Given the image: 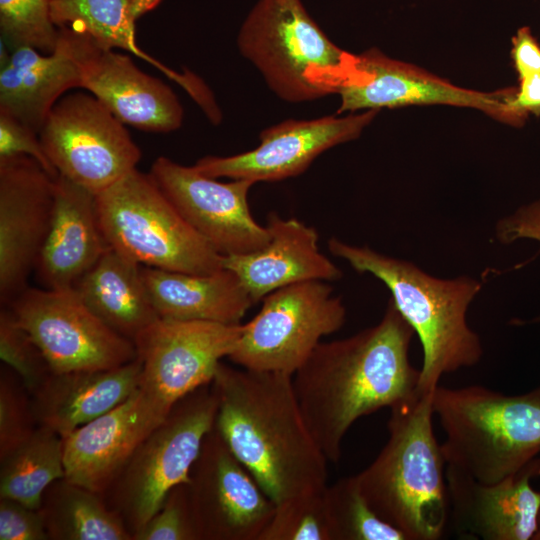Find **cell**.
Instances as JSON below:
<instances>
[{
    "label": "cell",
    "mask_w": 540,
    "mask_h": 540,
    "mask_svg": "<svg viewBox=\"0 0 540 540\" xmlns=\"http://www.w3.org/2000/svg\"><path fill=\"white\" fill-rule=\"evenodd\" d=\"M39 138L58 174L94 194L136 169L142 156L125 124L83 92L57 101Z\"/></svg>",
    "instance_id": "obj_10"
},
{
    "label": "cell",
    "mask_w": 540,
    "mask_h": 540,
    "mask_svg": "<svg viewBox=\"0 0 540 540\" xmlns=\"http://www.w3.org/2000/svg\"><path fill=\"white\" fill-rule=\"evenodd\" d=\"M150 300L160 318L239 324L254 304L231 270L191 274L141 265Z\"/></svg>",
    "instance_id": "obj_25"
},
{
    "label": "cell",
    "mask_w": 540,
    "mask_h": 540,
    "mask_svg": "<svg viewBox=\"0 0 540 540\" xmlns=\"http://www.w3.org/2000/svg\"><path fill=\"white\" fill-rule=\"evenodd\" d=\"M214 427L277 505L327 487L328 460L299 406L292 375L220 363Z\"/></svg>",
    "instance_id": "obj_2"
},
{
    "label": "cell",
    "mask_w": 540,
    "mask_h": 540,
    "mask_svg": "<svg viewBox=\"0 0 540 540\" xmlns=\"http://www.w3.org/2000/svg\"><path fill=\"white\" fill-rule=\"evenodd\" d=\"M240 53L282 100L322 98L362 75L358 55L335 45L302 0H258L237 35Z\"/></svg>",
    "instance_id": "obj_6"
},
{
    "label": "cell",
    "mask_w": 540,
    "mask_h": 540,
    "mask_svg": "<svg viewBox=\"0 0 540 540\" xmlns=\"http://www.w3.org/2000/svg\"><path fill=\"white\" fill-rule=\"evenodd\" d=\"M532 540H540V508H539L538 519H537V530Z\"/></svg>",
    "instance_id": "obj_41"
},
{
    "label": "cell",
    "mask_w": 540,
    "mask_h": 540,
    "mask_svg": "<svg viewBox=\"0 0 540 540\" xmlns=\"http://www.w3.org/2000/svg\"><path fill=\"white\" fill-rule=\"evenodd\" d=\"M149 173L181 216L221 255L251 253L268 243L266 226L249 208L252 181L219 182L164 156Z\"/></svg>",
    "instance_id": "obj_14"
},
{
    "label": "cell",
    "mask_w": 540,
    "mask_h": 540,
    "mask_svg": "<svg viewBox=\"0 0 540 540\" xmlns=\"http://www.w3.org/2000/svg\"><path fill=\"white\" fill-rule=\"evenodd\" d=\"M432 405L445 435L446 465L479 482L500 481L540 453V386L506 395L482 385H439Z\"/></svg>",
    "instance_id": "obj_5"
},
{
    "label": "cell",
    "mask_w": 540,
    "mask_h": 540,
    "mask_svg": "<svg viewBox=\"0 0 540 540\" xmlns=\"http://www.w3.org/2000/svg\"><path fill=\"white\" fill-rule=\"evenodd\" d=\"M362 75L342 86L337 111L379 110L409 105H451L480 110L505 123L507 88L480 92L454 85L424 69L387 57L376 48L358 55Z\"/></svg>",
    "instance_id": "obj_18"
},
{
    "label": "cell",
    "mask_w": 540,
    "mask_h": 540,
    "mask_svg": "<svg viewBox=\"0 0 540 540\" xmlns=\"http://www.w3.org/2000/svg\"><path fill=\"white\" fill-rule=\"evenodd\" d=\"M109 248L96 194L59 175L51 223L34 276L42 288L72 289Z\"/></svg>",
    "instance_id": "obj_23"
},
{
    "label": "cell",
    "mask_w": 540,
    "mask_h": 540,
    "mask_svg": "<svg viewBox=\"0 0 540 540\" xmlns=\"http://www.w3.org/2000/svg\"><path fill=\"white\" fill-rule=\"evenodd\" d=\"M38 426L30 392L4 364L0 371V459L25 442Z\"/></svg>",
    "instance_id": "obj_34"
},
{
    "label": "cell",
    "mask_w": 540,
    "mask_h": 540,
    "mask_svg": "<svg viewBox=\"0 0 540 540\" xmlns=\"http://www.w3.org/2000/svg\"><path fill=\"white\" fill-rule=\"evenodd\" d=\"M132 540H199L187 483L175 486Z\"/></svg>",
    "instance_id": "obj_35"
},
{
    "label": "cell",
    "mask_w": 540,
    "mask_h": 540,
    "mask_svg": "<svg viewBox=\"0 0 540 540\" xmlns=\"http://www.w3.org/2000/svg\"><path fill=\"white\" fill-rule=\"evenodd\" d=\"M199 540H259L276 504L215 427L206 435L187 482Z\"/></svg>",
    "instance_id": "obj_13"
},
{
    "label": "cell",
    "mask_w": 540,
    "mask_h": 540,
    "mask_svg": "<svg viewBox=\"0 0 540 540\" xmlns=\"http://www.w3.org/2000/svg\"><path fill=\"white\" fill-rule=\"evenodd\" d=\"M325 500L335 540H407L374 512L355 475L327 485Z\"/></svg>",
    "instance_id": "obj_30"
},
{
    "label": "cell",
    "mask_w": 540,
    "mask_h": 540,
    "mask_svg": "<svg viewBox=\"0 0 540 540\" xmlns=\"http://www.w3.org/2000/svg\"><path fill=\"white\" fill-rule=\"evenodd\" d=\"M260 311L243 324L228 359L239 367L292 375L306 362L324 336L346 320L340 296L327 281H305L273 291Z\"/></svg>",
    "instance_id": "obj_9"
},
{
    "label": "cell",
    "mask_w": 540,
    "mask_h": 540,
    "mask_svg": "<svg viewBox=\"0 0 540 540\" xmlns=\"http://www.w3.org/2000/svg\"><path fill=\"white\" fill-rule=\"evenodd\" d=\"M162 0H50V15L58 28L88 35L102 49H122L156 65L184 86L187 75H179L150 58L136 45L137 20Z\"/></svg>",
    "instance_id": "obj_27"
},
{
    "label": "cell",
    "mask_w": 540,
    "mask_h": 540,
    "mask_svg": "<svg viewBox=\"0 0 540 540\" xmlns=\"http://www.w3.org/2000/svg\"><path fill=\"white\" fill-rule=\"evenodd\" d=\"M495 236L502 244L521 239L540 242V198L499 219L495 225ZM534 321H540V316Z\"/></svg>",
    "instance_id": "obj_39"
},
{
    "label": "cell",
    "mask_w": 540,
    "mask_h": 540,
    "mask_svg": "<svg viewBox=\"0 0 540 540\" xmlns=\"http://www.w3.org/2000/svg\"><path fill=\"white\" fill-rule=\"evenodd\" d=\"M379 110L345 117L286 120L260 133V145L232 156H204L193 166L211 178L273 182L297 176L324 151L360 136Z\"/></svg>",
    "instance_id": "obj_16"
},
{
    "label": "cell",
    "mask_w": 540,
    "mask_h": 540,
    "mask_svg": "<svg viewBox=\"0 0 540 540\" xmlns=\"http://www.w3.org/2000/svg\"><path fill=\"white\" fill-rule=\"evenodd\" d=\"M81 88L125 125L150 133H169L182 125V105L168 85L141 71L128 55L96 42L82 61Z\"/></svg>",
    "instance_id": "obj_21"
},
{
    "label": "cell",
    "mask_w": 540,
    "mask_h": 540,
    "mask_svg": "<svg viewBox=\"0 0 540 540\" xmlns=\"http://www.w3.org/2000/svg\"><path fill=\"white\" fill-rule=\"evenodd\" d=\"M511 42L510 56L518 79L540 74V44L530 27L519 28Z\"/></svg>",
    "instance_id": "obj_40"
},
{
    "label": "cell",
    "mask_w": 540,
    "mask_h": 540,
    "mask_svg": "<svg viewBox=\"0 0 540 540\" xmlns=\"http://www.w3.org/2000/svg\"><path fill=\"white\" fill-rule=\"evenodd\" d=\"M242 331L241 323L159 318L133 340L142 368L140 387L171 409L212 382Z\"/></svg>",
    "instance_id": "obj_12"
},
{
    "label": "cell",
    "mask_w": 540,
    "mask_h": 540,
    "mask_svg": "<svg viewBox=\"0 0 540 540\" xmlns=\"http://www.w3.org/2000/svg\"><path fill=\"white\" fill-rule=\"evenodd\" d=\"M0 464V498L39 509L46 488L65 477L63 438L39 425Z\"/></svg>",
    "instance_id": "obj_29"
},
{
    "label": "cell",
    "mask_w": 540,
    "mask_h": 540,
    "mask_svg": "<svg viewBox=\"0 0 540 540\" xmlns=\"http://www.w3.org/2000/svg\"><path fill=\"white\" fill-rule=\"evenodd\" d=\"M59 30L52 53L19 47L11 50L6 64L0 66V110L37 134L60 97L81 88L82 61L95 43L73 29Z\"/></svg>",
    "instance_id": "obj_20"
},
{
    "label": "cell",
    "mask_w": 540,
    "mask_h": 540,
    "mask_svg": "<svg viewBox=\"0 0 540 540\" xmlns=\"http://www.w3.org/2000/svg\"><path fill=\"white\" fill-rule=\"evenodd\" d=\"M170 410L139 386L63 438L65 478L101 495Z\"/></svg>",
    "instance_id": "obj_17"
},
{
    "label": "cell",
    "mask_w": 540,
    "mask_h": 540,
    "mask_svg": "<svg viewBox=\"0 0 540 540\" xmlns=\"http://www.w3.org/2000/svg\"><path fill=\"white\" fill-rule=\"evenodd\" d=\"M0 357L20 377L30 394L53 372L36 342L7 306H2L0 311Z\"/></svg>",
    "instance_id": "obj_33"
},
{
    "label": "cell",
    "mask_w": 540,
    "mask_h": 540,
    "mask_svg": "<svg viewBox=\"0 0 540 540\" xmlns=\"http://www.w3.org/2000/svg\"><path fill=\"white\" fill-rule=\"evenodd\" d=\"M505 124L521 127L530 115L540 116V74L518 79L503 99Z\"/></svg>",
    "instance_id": "obj_38"
},
{
    "label": "cell",
    "mask_w": 540,
    "mask_h": 540,
    "mask_svg": "<svg viewBox=\"0 0 540 540\" xmlns=\"http://www.w3.org/2000/svg\"><path fill=\"white\" fill-rule=\"evenodd\" d=\"M414 334L390 299L376 325L321 341L293 374L303 417L328 462L340 460L355 421L419 392L420 369L409 358Z\"/></svg>",
    "instance_id": "obj_1"
},
{
    "label": "cell",
    "mask_w": 540,
    "mask_h": 540,
    "mask_svg": "<svg viewBox=\"0 0 540 540\" xmlns=\"http://www.w3.org/2000/svg\"><path fill=\"white\" fill-rule=\"evenodd\" d=\"M56 179L30 156L0 157L1 306L28 288L49 231Z\"/></svg>",
    "instance_id": "obj_15"
},
{
    "label": "cell",
    "mask_w": 540,
    "mask_h": 540,
    "mask_svg": "<svg viewBox=\"0 0 540 540\" xmlns=\"http://www.w3.org/2000/svg\"><path fill=\"white\" fill-rule=\"evenodd\" d=\"M0 540H49L40 511L0 498Z\"/></svg>",
    "instance_id": "obj_37"
},
{
    "label": "cell",
    "mask_w": 540,
    "mask_h": 540,
    "mask_svg": "<svg viewBox=\"0 0 540 540\" xmlns=\"http://www.w3.org/2000/svg\"><path fill=\"white\" fill-rule=\"evenodd\" d=\"M1 42L9 50L31 47L52 53L60 30L50 15V0H0Z\"/></svg>",
    "instance_id": "obj_32"
},
{
    "label": "cell",
    "mask_w": 540,
    "mask_h": 540,
    "mask_svg": "<svg viewBox=\"0 0 540 540\" xmlns=\"http://www.w3.org/2000/svg\"><path fill=\"white\" fill-rule=\"evenodd\" d=\"M325 489L306 492L277 504L259 540H335Z\"/></svg>",
    "instance_id": "obj_31"
},
{
    "label": "cell",
    "mask_w": 540,
    "mask_h": 540,
    "mask_svg": "<svg viewBox=\"0 0 540 540\" xmlns=\"http://www.w3.org/2000/svg\"><path fill=\"white\" fill-rule=\"evenodd\" d=\"M328 249L357 272L372 274L390 290V299L422 345L420 393H432L445 374L480 361L482 343L466 318L469 305L482 287L478 280L469 276L437 278L410 261L335 237L329 239Z\"/></svg>",
    "instance_id": "obj_4"
},
{
    "label": "cell",
    "mask_w": 540,
    "mask_h": 540,
    "mask_svg": "<svg viewBox=\"0 0 540 540\" xmlns=\"http://www.w3.org/2000/svg\"><path fill=\"white\" fill-rule=\"evenodd\" d=\"M108 246L140 265L191 274L224 268L218 253L178 212L150 173L134 169L96 194Z\"/></svg>",
    "instance_id": "obj_7"
},
{
    "label": "cell",
    "mask_w": 540,
    "mask_h": 540,
    "mask_svg": "<svg viewBox=\"0 0 540 540\" xmlns=\"http://www.w3.org/2000/svg\"><path fill=\"white\" fill-rule=\"evenodd\" d=\"M446 466L450 519L460 535L484 540L533 539L540 492L531 481L540 476L539 457L495 483L479 482Z\"/></svg>",
    "instance_id": "obj_19"
},
{
    "label": "cell",
    "mask_w": 540,
    "mask_h": 540,
    "mask_svg": "<svg viewBox=\"0 0 540 540\" xmlns=\"http://www.w3.org/2000/svg\"><path fill=\"white\" fill-rule=\"evenodd\" d=\"M9 307L53 372L108 370L137 358L134 342L111 329L72 289H25Z\"/></svg>",
    "instance_id": "obj_11"
},
{
    "label": "cell",
    "mask_w": 540,
    "mask_h": 540,
    "mask_svg": "<svg viewBox=\"0 0 540 540\" xmlns=\"http://www.w3.org/2000/svg\"><path fill=\"white\" fill-rule=\"evenodd\" d=\"M52 540H131L132 534L102 496L65 477L44 491L38 509Z\"/></svg>",
    "instance_id": "obj_28"
},
{
    "label": "cell",
    "mask_w": 540,
    "mask_h": 540,
    "mask_svg": "<svg viewBox=\"0 0 540 540\" xmlns=\"http://www.w3.org/2000/svg\"><path fill=\"white\" fill-rule=\"evenodd\" d=\"M14 155L30 156L53 178L59 176L46 155L39 134L9 113L0 110V157Z\"/></svg>",
    "instance_id": "obj_36"
},
{
    "label": "cell",
    "mask_w": 540,
    "mask_h": 540,
    "mask_svg": "<svg viewBox=\"0 0 540 540\" xmlns=\"http://www.w3.org/2000/svg\"><path fill=\"white\" fill-rule=\"evenodd\" d=\"M265 226L270 239L263 248L222 255L223 267L239 277L254 304L291 284L341 279L340 268L320 251L315 228L275 212L267 214Z\"/></svg>",
    "instance_id": "obj_22"
},
{
    "label": "cell",
    "mask_w": 540,
    "mask_h": 540,
    "mask_svg": "<svg viewBox=\"0 0 540 540\" xmlns=\"http://www.w3.org/2000/svg\"><path fill=\"white\" fill-rule=\"evenodd\" d=\"M216 412L211 383L180 399L101 494L132 537L160 509L172 488L189 481Z\"/></svg>",
    "instance_id": "obj_8"
},
{
    "label": "cell",
    "mask_w": 540,
    "mask_h": 540,
    "mask_svg": "<svg viewBox=\"0 0 540 540\" xmlns=\"http://www.w3.org/2000/svg\"><path fill=\"white\" fill-rule=\"evenodd\" d=\"M432 393L418 392L390 408L387 442L355 475L370 507L407 540H438L450 520L446 461L434 434Z\"/></svg>",
    "instance_id": "obj_3"
},
{
    "label": "cell",
    "mask_w": 540,
    "mask_h": 540,
    "mask_svg": "<svg viewBox=\"0 0 540 540\" xmlns=\"http://www.w3.org/2000/svg\"><path fill=\"white\" fill-rule=\"evenodd\" d=\"M73 289L106 325L132 341L160 318L144 284L141 265L110 247Z\"/></svg>",
    "instance_id": "obj_26"
},
{
    "label": "cell",
    "mask_w": 540,
    "mask_h": 540,
    "mask_svg": "<svg viewBox=\"0 0 540 540\" xmlns=\"http://www.w3.org/2000/svg\"><path fill=\"white\" fill-rule=\"evenodd\" d=\"M141 371L136 358L108 370L52 372L31 394L38 424L66 437L124 402L139 388Z\"/></svg>",
    "instance_id": "obj_24"
}]
</instances>
